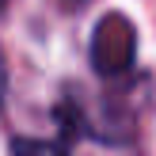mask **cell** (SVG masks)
<instances>
[{
	"mask_svg": "<svg viewBox=\"0 0 156 156\" xmlns=\"http://www.w3.org/2000/svg\"><path fill=\"white\" fill-rule=\"evenodd\" d=\"M88 57H91V69L103 80L126 76L133 69V57H137V30H133V23L122 12H107L95 23V30H91Z\"/></svg>",
	"mask_w": 156,
	"mask_h": 156,
	"instance_id": "obj_1",
	"label": "cell"
},
{
	"mask_svg": "<svg viewBox=\"0 0 156 156\" xmlns=\"http://www.w3.org/2000/svg\"><path fill=\"white\" fill-rule=\"evenodd\" d=\"M12 156H69V149L42 137H12Z\"/></svg>",
	"mask_w": 156,
	"mask_h": 156,
	"instance_id": "obj_2",
	"label": "cell"
},
{
	"mask_svg": "<svg viewBox=\"0 0 156 156\" xmlns=\"http://www.w3.org/2000/svg\"><path fill=\"white\" fill-rule=\"evenodd\" d=\"M4 88H8V69H4V57H0V107H4Z\"/></svg>",
	"mask_w": 156,
	"mask_h": 156,
	"instance_id": "obj_3",
	"label": "cell"
},
{
	"mask_svg": "<svg viewBox=\"0 0 156 156\" xmlns=\"http://www.w3.org/2000/svg\"><path fill=\"white\" fill-rule=\"evenodd\" d=\"M69 8H84V4H91V0H65Z\"/></svg>",
	"mask_w": 156,
	"mask_h": 156,
	"instance_id": "obj_4",
	"label": "cell"
},
{
	"mask_svg": "<svg viewBox=\"0 0 156 156\" xmlns=\"http://www.w3.org/2000/svg\"><path fill=\"white\" fill-rule=\"evenodd\" d=\"M4 4H8V0H0V8H4Z\"/></svg>",
	"mask_w": 156,
	"mask_h": 156,
	"instance_id": "obj_5",
	"label": "cell"
}]
</instances>
